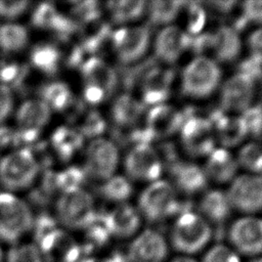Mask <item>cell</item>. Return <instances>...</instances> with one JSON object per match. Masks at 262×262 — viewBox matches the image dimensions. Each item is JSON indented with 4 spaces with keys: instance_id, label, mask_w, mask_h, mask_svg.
I'll return each mask as SVG.
<instances>
[{
    "instance_id": "1",
    "label": "cell",
    "mask_w": 262,
    "mask_h": 262,
    "mask_svg": "<svg viewBox=\"0 0 262 262\" xmlns=\"http://www.w3.org/2000/svg\"><path fill=\"white\" fill-rule=\"evenodd\" d=\"M137 210L148 223H163L179 214L192 211L188 200H180L178 191L171 182L159 179L148 184L140 193Z\"/></svg>"
},
{
    "instance_id": "26",
    "label": "cell",
    "mask_w": 262,
    "mask_h": 262,
    "mask_svg": "<svg viewBox=\"0 0 262 262\" xmlns=\"http://www.w3.org/2000/svg\"><path fill=\"white\" fill-rule=\"evenodd\" d=\"M231 211L226 193L219 189L206 191L199 203V214L209 222L213 231L224 229Z\"/></svg>"
},
{
    "instance_id": "44",
    "label": "cell",
    "mask_w": 262,
    "mask_h": 262,
    "mask_svg": "<svg viewBox=\"0 0 262 262\" xmlns=\"http://www.w3.org/2000/svg\"><path fill=\"white\" fill-rule=\"evenodd\" d=\"M241 117L248 135L255 138L262 137V104H252L241 114Z\"/></svg>"
},
{
    "instance_id": "21",
    "label": "cell",
    "mask_w": 262,
    "mask_h": 262,
    "mask_svg": "<svg viewBox=\"0 0 262 262\" xmlns=\"http://www.w3.org/2000/svg\"><path fill=\"white\" fill-rule=\"evenodd\" d=\"M212 124L216 141L221 147L231 148L241 144L248 136L245 123L241 116L224 113L220 107L213 110L206 117Z\"/></svg>"
},
{
    "instance_id": "42",
    "label": "cell",
    "mask_w": 262,
    "mask_h": 262,
    "mask_svg": "<svg viewBox=\"0 0 262 262\" xmlns=\"http://www.w3.org/2000/svg\"><path fill=\"white\" fill-rule=\"evenodd\" d=\"M61 15L62 14L59 13L51 3H41L35 8L32 21L36 27L52 31Z\"/></svg>"
},
{
    "instance_id": "9",
    "label": "cell",
    "mask_w": 262,
    "mask_h": 262,
    "mask_svg": "<svg viewBox=\"0 0 262 262\" xmlns=\"http://www.w3.org/2000/svg\"><path fill=\"white\" fill-rule=\"evenodd\" d=\"M119 156L115 141L101 136L91 139L85 150V175L101 182L108 179L117 170Z\"/></svg>"
},
{
    "instance_id": "33",
    "label": "cell",
    "mask_w": 262,
    "mask_h": 262,
    "mask_svg": "<svg viewBox=\"0 0 262 262\" xmlns=\"http://www.w3.org/2000/svg\"><path fill=\"white\" fill-rule=\"evenodd\" d=\"M29 42L27 29L15 23H6L0 26V49L6 53L21 51Z\"/></svg>"
},
{
    "instance_id": "17",
    "label": "cell",
    "mask_w": 262,
    "mask_h": 262,
    "mask_svg": "<svg viewBox=\"0 0 262 262\" xmlns=\"http://www.w3.org/2000/svg\"><path fill=\"white\" fill-rule=\"evenodd\" d=\"M126 255L128 262H167L169 244L160 231L147 228L131 239Z\"/></svg>"
},
{
    "instance_id": "22",
    "label": "cell",
    "mask_w": 262,
    "mask_h": 262,
    "mask_svg": "<svg viewBox=\"0 0 262 262\" xmlns=\"http://www.w3.org/2000/svg\"><path fill=\"white\" fill-rule=\"evenodd\" d=\"M104 217L112 237L117 239H132L139 232L142 221L137 208L127 202L104 212Z\"/></svg>"
},
{
    "instance_id": "36",
    "label": "cell",
    "mask_w": 262,
    "mask_h": 262,
    "mask_svg": "<svg viewBox=\"0 0 262 262\" xmlns=\"http://www.w3.org/2000/svg\"><path fill=\"white\" fill-rule=\"evenodd\" d=\"M32 64L45 74H54L61 58L59 50L52 44H38L30 54Z\"/></svg>"
},
{
    "instance_id": "10",
    "label": "cell",
    "mask_w": 262,
    "mask_h": 262,
    "mask_svg": "<svg viewBox=\"0 0 262 262\" xmlns=\"http://www.w3.org/2000/svg\"><path fill=\"white\" fill-rule=\"evenodd\" d=\"M179 133L181 145L191 158H207L216 148L214 128L206 117L193 115L186 118Z\"/></svg>"
},
{
    "instance_id": "40",
    "label": "cell",
    "mask_w": 262,
    "mask_h": 262,
    "mask_svg": "<svg viewBox=\"0 0 262 262\" xmlns=\"http://www.w3.org/2000/svg\"><path fill=\"white\" fill-rule=\"evenodd\" d=\"M86 178L84 170L79 167H69L58 173L53 172V181L56 189H60L62 192L82 188V183Z\"/></svg>"
},
{
    "instance_id": "16",
    "label": "cell",
    "mask_w": 262,
    "mask_h": 262,
    "mask_svg": "<svg viewBox=\"0 0 262 262\" xmlns=\"http://www.w3.org/2000/svg\"><path fill=\"white\" fill-rule=\"evenodd\" d=\"M51 115L50 107L41 98L24 101L16 112V133L19 143H34L47 125Z\"/></svg>"
},
{
    "instance_id": "24",
    "label": "cell",
    "mask_w": 262,
    "mask_h": 262,
    "mask_svg": "<svg viewBox=\"0 0 262 262\" xmlns=\"http://www.w3.org/2000/svg\"><path fill=\"white\" fill-rule=\"evenodd\" d=\"M145 105L129 92L117 95L111 106V118L118 131H130L137 126L145 115Z\"/></svg>"
},
{
    "instance_id": "8",
    "label": "cell",
    "mask_w": 262,
    "mask_h": 262,
    "mask_svg": "<svg viewBox=\"0 0 262 262\" xmlns=\"http://www.w3.org/2000/svg\"><path fill=\"white\" fill-rule=\"evenodd\" d=\"M149 26H125L112 32L110 43L117 60L123 67L139 62L150 45Z\"/></svg>"
},
{
    "instance_id": "48",
    "label": "cell",
    "mask_w": 262,
    "mask_h": 262,
    "mask_svg": "<svg viewBox=\"0 0 262 262\" xmlns=\"http://www.w3.org/2000/svg\"><path fill=\"white\" fill-rule=\"evenodd\" d=\"M13 107V95L11 89L0 84V124L10 115Z\"/></svg>"
},
{
    "instance_id": "4",
    "label": "cell",
    "mask_w": 262,
    "mask_h": 262,
    "mask_svg": "<svg viewBox=\"0 0 262 262\" xmlns=\"http://www.w3.org/2000/svg\"><path fill=\"white\" fill-rule=\"evenodd\" d=\"M221 69L209 56H195L183 69L180 79L181 92L192 99H204L220 86Z\"/></svg>"
},
{
    "instance_id": "19",
    "label": "cell",
    "mask_w": 262,
    "mask_h": 262,
    "mask_svg": "<svg viewBox=\"0 0 262 262\" xmlns=\"http://www.w3.org/2000/svg\"><path fill=\"white\" fill-rule=\"evenodd\" d=\"M255 82L248 76L235 73L220 87L219 107L226 114H242L253 104Z\"/></svg>"
},
{
    "instance_id": "20",
    "label": "cell",
    "mask_w": 262,
    "mask_h": 262,
    "mask_svg": "<svg viewBox=\"0 0 262 262\" xmlns=\"http://www.w3.org/2000/svg\"><path fill=\"white\" fill-rule=\"evenodd\" d=\"M188 47L189 35L182 28L174 25L164 27L155 38V59L170 67L181 58Z\"/></svg>"
},
{
    "instance_id": "18",
    "label": "cell",
    "mask_w": 262,
    "mask_h": 262,
    "mask_svg": "<svg viewBox=\"0 0 262 262\" xmlns=\"http://www.w3.org/2000/svg\"><path fill=\"white\" fill-rule=\"evenodd\" d=\"M184 122L182 111L167 102L148 107L144 128L152 140H166L180 131Z\"/></svg>"
},
{
    "instance_id": "2",
    "label": "cell",
    "mask_w": 262,
    "mask_h": 262,
    "mask_svg": "<svg viewBox=\"0 0 262 262\" xmlns=\"http://www.w3.org/2000/svg\"><path fill=\"white\" fill-rule=\"evenodd\" d=\"M214 231L199 213L188 211L175 217L168 244L179 255L191 256L203 252L210 244Z\"/></svg>"
},
{
    "instance_id": "6",
    "label": "cell",
    "mask_w": 262,
    "mask_h": 262,
    "mask_svg": "<svg viewBox=\"0 0 262 262\" xmlns=\"http://www.w3.org/2000/svg\"><path fill=\"white\" fill-rule=\"evenodd\" d=\"M34 216L29 205L9 193H0V242L14 245L32 230Z\"/></svg>"
},
{
    "instance_id": "39",
    "label": "cell",
    "mask_w": 262,
    "mask_h": 262,
    "mask_svg": "<svg viewBox=\"0 0 262 262\" xmlns=\"http://www.w3.org/2000/svg\"><path fill=\"white\" fill-rule=\"evenodd\" d=\"M5 262H44L39 247L35 243H17L5 254Z\"/></svg>"
},
{
    "instance_id": "53",
    "label": "cell",
    "mask_w": 262,
    "mask_h": 262,
    "mask_svg": "<svg viewBox=\"0 0 262 262\" xmlns=\"http://www.w3.org/2000/svg\"><path fill=\"white\" fill-rule=\"evenodd\" d=\"M167 262H199L191 256H185V255H178L173 257L172 259L168 260Z\"/></svg>"
},
{
    "instance_id": "7",
    "label": "cell",
    "mask_w": 262,
    "mask_h": 262,
    "mask_svg": "<svg viewBox=\"0 0 262 262\" xmlns=\"http://www.w3.org/2000/svg\"><path fill=\"white\" fill-rule=\"evenodd\" d=\"M40 165L28 147L17 148L0 160V183L8 190L30 187L36 180Z\"/></svg>"
},
{
    "instance_id": "52",
    "label": "cell",
    "mask_w": 262,
    "mask_h": 262,
    "mask_svg": "<svg viewBox=\"0 0 262 262\" xmlns=\"http://www.w3.org/2000/svg\"><path fill=\"white\" fill-rule=\"evenodd\" d=\"M81 262H115V261L113 260L110 254H107L106 256H101L97 254V255L84 257Z\"/></svg>"
},
{
    "instance_id": "31",
    "label": "cell",
    "mask_w": 262,
    "mask_h": 262,
    "mask_svg": "<svg viewBox=\"0 0 262 262\" xmlns=\"http://www.w3.org/2000/svg\"><path fill=\"white\" fill-rule=\"evenodd\" d=\"M183 1H150L146 2V15L151 26H170L180 14Z\"/></svg>"
},
{
    "instance_id": "13",
    "label": "cell",
    "mask_w": 262,
    "mask_h": 262,
    "mask_svg": "<svg viewBox=\"0 0 262 262\" xmlns=\"http://www.w3.org/2000/svg\"><path fill=\"white\" fill-rule=\"evenodd\" d=\"M232 210L246 215H254L262 211V177L256 174L236 176L226 192Z\"/></svg>"
},
{
    "instance_id": "54",
    "label": "cell",
    "mask_w": 262,
    "mask_h": 262,
    "mask_svg": "<svg viewBox=\"0 0 262 262\" xmlns=\"http://www.w3.org/2000/svg\"><path fill=\"white\" fill-rule=\"evenodd\" d=\"M248 262H262V255L250 258V260Z\"/></svg>"
},
{
    "instance_id": "29",
    "label": "cell",
    "mask_w": 262,
    "mask_h": 262,
    "mask_svg": "<svg viewBox=\"0 0 262 262\" xmlns=\"http://www.w3.org/2000/svg\"><path fill=\"white\" fill-rule=\"evenodd\" d=\"M83 143L84 136L75 127L61 126L51 136L52 147L63 161L71 160L82 148Z\"/></svg>"
},
{
    "instance_id": "45",
    "label": "cell",
    "mask_w": 262,
    "mask_h": 262,
    "mask_svg": "<svg viewBox=\"0 0 262 262\" xmlns=\"http://www.w3.org/2000/svg\"><path fill=\"white\" fill-rule=\"evenodd\" d=\"M238 21L245 29L249 25L262 26V1H245L242 3Z\"/></svg>"
},
{
    "instance_id": "43",
    "label": "cell",
    "mask_w": 262,
    "mask_h": 262,
    "mask_svg": "<svg viewBox=\"0 0 262 262\" xmlns=\"http://www.w3.org/2000/svg\"><path fill=\"white\" fill-rule=\"evenodd\" d=\"M201 262H242V259L229 245L218 243L206 250Z\"/></svg>"
},
{
    "instance_id": "34",
    "label": "cell",
    "mask_w": 262,
    "mask_h": 262,
    "mask_svg": "<svg viewBox=\"0 0 262 262\" xmlns=\"http://www.w3.org/2000/svg\"><path fill=\"white\" fill-rule=\"evenodd\" d=\"M75 119L78 122L76 129L85 137L97 138L106 129V122L102 115L94 108L87 111L78 110L75 112Z\"/></svg>"
},
{
    "instance_id": "11",
    "label": "cell",
    "mask_w": 262,
    "mask_h": 262,
    "mask_svg": "<svg viewBox=\"0 0 262 262\" xmlns=\"http://www.w3.org/2000/svg\"><path fill=\"white\" fill-rule=\"evenodd\" d=\"M124 168L130 181L149 183L159 180L164 170L157 148L148 143L133 145L125 157Z\"/></svg>"
},
{
    "instance_id": "14",
    "label": "cell",
    "mask_w": 262,
    "mask_h": 262,
    "mask_svg": "<svg viewBox=\"0 0 262 262\" xmlns=\"http://www.w3.org/2000/svg\"><path fill=\"white\" fill-rule=\"evenodd\" d=\"M44 262H81L84 253L80 242L63 228L56 227L35 243Z\"/></svg>"
},
{
    "instance_id": "55",
    "label": "cell",
    "mask_w": 262,
    "mask_h": 262,
    "mask_svg": "<svg viewBox=\"0 0 262 262\" xmlns=\"http://www.w3.org/2000/svg\"><path fill=\"white\" fill-rule=\"evenodd\" d=\"M0 262H5V253L2 249L1 244H0Z\"/></svg>"
},
{
    "instance_id": "32",
    "label": "cell",
    "mask_w": 262,
    "mask_h": 262,
    "mask_svg": "<svg viewBox=\"0 0 262 262\" xmlns=\"http://www.w3.org/2000/svg\"><path fill=\"white\" fill-rule=\"evenodd\" d=\"M42 100L51 108L68 111L74 105V97L69 86L59 81L50 82L42 89Z\"/></svg>"
},
{
    "instance_id": "27",
    "label": "cell",
    "mask_w": 262,
    "mask_h": 262,
    "mask_svg": "<svg viewBox=\"0 0 262 262\" xmlns=\"http://www.w3.org/2000/svg\"><path fill=\"white\" fill-rule=\"evenodd\" d=\"M237 169L236 158L224 147H216L207 157L203 168L208 181L218 184L231 182L236 177Z\"/></svg>"
},
{
    "instance_id": "35",
    "label": "cell",
    "mask_w": 262,
    "mask_h": 262,
    "mask_svg": "<svg viewBox=\"0 0 262 262\" xmlns=\"http://www.w3.org/2000/svg\"><path fill=\"white\" fill-rule=\"evenodd\" d=\"M133 192L131 181L122 175H113L108 179L102 181L99 186L100 195L106 201L117 204L126 203Z\"/></svg>"
},
{
    "instance_id": "15",
    "label": "cell",
    "mask_w": 262,
    "mask_h": 262,
    "mask_svg": "<svg viewBox=\"0 0 262 262\" xmlns=\"http://www.w3.org/2000/svg\"><path fill=\"white\" fill-rule=\"evenodd\" d=\"M174 79L175 72L170 67H162L156 61L144 72L138 82L140 101L145 107L167 102Z\"/></svg>"
},
{
    "instance_id": "23",
    "label": "cell",
    "mask_w": 262,
    "mask_h": 262,
    "mask_svg": "<svg viewBox=\"0 0 262 262\" xmlns=\"http://www.w3.org/2000/svg\"><path fill=\"white\" fill-rule=\"evenodd\" d=\"M168 171L172 180L171 184L186 196L202 192L207 187L206 174L203 168L195 163L180 160L169 166Z\"/></svg>"
},
{
    "instance_id": "12",
    "label": "cell",
    "mask_w": 262,
    "mask_h": 262,
    "mask_svg": "<svg viewBox=\"0 0 262 262\" xmlns=\"http://www.w3.org/2000/svg\"><path fill=\"white\" fill-rule=\"evenodd\" d=\"M227 238L239 256L262 255V218L246 215L234 220L227 229Z\"/></svg>"
},
{
    "instance_id": "37",
    "label": "cell",
    "mask_w": 262,
    "mask_h": 262,
    "mask_svg": "<svg viewBox=\"0 0 262 262\" xmlns=\"http://www.w3.org/2000/svg\"><path fill=\"white\" fill-rule=\"evenodd\" d=\"M235 158L238 166H242L250 174H262V145L258 142L244 144Z\"/></svg>"
},
{
    "instance_id": "38",
    "label": "cell",
    "mask_w": 262,
    "mask_h": 262,
    "mask_svg": "<svg viewBox=\"0 0 262 262\" xmlns=\"http://www.w3.org/2000/svg\"><path fill=\"white\" fill-rule=\"evenodd\" d=\"M204 5L200 2H184L182 10L185 14V33L195 36L203 33L207 20V12Z\"/></svg>"
},
{
    "instance_id": "49",
    "label": "cell",
    "mask_w": 262,
    "mask_h": 262,
    "mask_svg": "<svg viewBox=\"0 0 262 262\" xmlns=\"http://www.w3.org/2000/svg\"><path fill=\"white\" fill-rule=\"evenodd\" d=\"M250 55L262 61V27L255 30L248 39Z\"/></svg>"
},
{
    "instance_id": "47",
    "label": "cell",
    "mask_w": 262,
    "mask_h": 262,
    "mask_svg": "<svg viewBox=\"0 0 262 262\" xmlns=\"http://www.w3.org/2000/svg\"><path fill=\"white\" fill-rule=\"evenodd\" d=\"M251 78L254 82L260 80L262 76V61L252 55H249L238 66V72Z\"/></svg>"
},
{
    "instance_id": "25",
    "label": "cell",
    "mask_w": 262,
    "mask_h": 262,
    "mask_svg": "<svg viewBox=\"0 0 262 262\" xmlns=\"http://www.w3.org/2000/svg\"><path fill=\"white\" fill-rule=\"evenodd\" d=\"M242 40L239 33L231 26L222 25L210 32L209 53L216 62L234 61L241 54Z\"/></svg>"
},
{
    "instance_id": "51",
    "label": "cell",
    "mask_w": 262,
    "mask_h": 262,
    "mask_svg": "<svg viewBox=\"0 0 262 262\" xmlns=\"http://www.w3.org/2000/svg\"><path fill=\"white\" fill-rule=\"evenodd\" d=\"M208 7L219 14H229L234 6L236 5L235 1H209L206 3Z\"/></svg>"
},
{
    "instance_id": "50",
    "label": "cell",
    "mask_w": 262,
    "mask_h": 262,
    "mask_svg": "<svg viewBox=\"0 0 262 262\" xmlns=\"http://www.w3.org/2000/svg\"><path fill=\"white\" fill-rule=\"evenodd\" d=\"M17 144H19V140H18L16 131L10 128L1 127L0 128V150L11 147L13 145L15 146Z\"/></svg>"
},
{
    "instance_id": "56",
    "label": "cell",
    "mask_w": 262,
    "mask_h": 262,
    "mask_svg": "<svg viewBox=\"0 0 262 262\" xmlns=\"http://www.w3.org/2000/svg\"><path fill=\"white\" fill-rule=\"evenodd\" d=\"M260 82H261V88H262V76H261V78H260Z\"/></svg>"
},
{
    "instance_id": "41",
    "label": "cell",
    "mask_w": 262,
    "mask_h": 262,
    "mask_svg": "<svg viewBox=\"0 0 262 262\" xmlns=\"http://www.w3.org/2000/svg\"><path fill=\"white\" fill-rule=\"evenodd\" d=\"M26 70L23 66L8 57H0V84L17 87L25 78Z\"/></svg>"
},
{
    "instance_id": "3",
    "label": "cell",
    "mask_w": 262,
    "mask_h": 262,
    "mask_svg": "<svg viewBox=\"0 0 262 262\" xmlns=\"http://www.w3.org/2000/svg\"><path fill=\"white\" fill-rule=\"evenodd\" d=\"M83 95L90 105H97L112 98L119 85L118 72L98 56H90L80 67Z\"/></svg>"
},
{
    "instance_id": "5",
    "label": "cell",
    "mask_w": 262,
    "mask_h": 262,
    "mask_svg": "<svg viewBox=\"0 0 262 262\" xmlns=\"http://www.w3.org/2000/svg\"><path fill=\"white\" fill-rule=\"evenodd\" d=\"M93 196L84 188L61 192L55 205V219L66 230H85L95 219Z\"/></svg>"
},
{
    "instance_id": "30",
    "label": "cell",
    "mask_w": 262,
    "mask_h": 262,
    "mask_svg": "<svg viewBox=\"0 0 262 262\" xmlns=\"http://www.w3.org/2000/svg\"><path fill=\"white\" fill-rule=\"evenodd\" d=\"M105 5L112 23L121 27L138 20L146 11V2L141 0L108 1Z\"/></svg>"
},
{
    "instance_id": "28",
    "label": "cell",
    "mask_w": 262,
    "mask_h": 262,
    "mask_svg": "<svg viewBox=\"0 0 262 262\" xmlns=\"http://www.w3.org/2000/svg\"><path fill=\"white\" fill-rule=\"evenodd\" d=\"M84 232L83 242L80 243L84 257L95 255L104 249L113 238L105 221L104 212H97L95 219Z\"/></svg>"
},
{
    "instance_id": "46",
    "label": "cell",
    "mask_w": 262,
    "mask_h": 262,
    "mask_svg": "<svg viewBox=\"0 0 262 262\" xmlns=\"http://www.w3.org/2000/svg\"><path fill=\"white\" fill-rule=\"evenodd\" d=\"M29 1H0V17L12 20L21 15L29 7Z\"/></svg>"
},
{
    "instance_id": "57",
    "label": "cell",
    "mask_w": 262,
    "mask_h": 262,
    "mask_svg": "<svg viewBox=\"0 0 262 262\" xmlns=\"http://www.w3.org/2000/svg\"><path fill=\"white\" fill-rule=\"evenodd\" d=\"M260 176H261V177H262V174H261V175H260Z\"/></svg>"
}]
</instances>
